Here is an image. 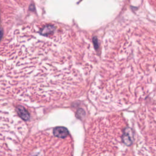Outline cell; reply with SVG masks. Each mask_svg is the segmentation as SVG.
I'll return each instance as SVG.
<instances>
[{
	"instance_id": "cell-2",
	"label": "cell",
	"mask_w": 156,
	"mask_h": 156,
	"mask_svg": "<svg viewBox=\"0 0 156 156\" xmlns=\"http://www.w3.org/2000/svg\"><path fill=\"white\" fill-rule=\"evenodd\" d=\"M27 127L15 108L0 97V156H18Z\"/></svg>"
},
{
	"instance_id": "cell-5",
	"label": "cell",
	"mask_w": 156,
	"mask_h": 156,
	"mask_svg": "<svg viewBox=\"0 0 156 156\" xmlns=\"http://www.w3.org/2000/svg\"><path fill=\"white\" fill-rule=\"evenodd\" d=\"M53 133L59 138H66L69 136V132L68 130L63 127H57L52 130Z\"/></svg>"
},
{
	"instance_id": "cell-4",
	"label": "cell",
	"mask_w": 156,
	"mask_h": 156,
	"mask_svg": "<svg viewBox=\"0 0 156 156\" xmlns=\"http://www.w3.org/2000/svg\"><path fill=\"white\" fill-rule=\"evenodd\" d=\"M31 0H0V16L2 23L10 24L29 5Z\"/></svg>"
},
{
	"instance_id": "cell-3",
	"label": "cell",
	"mask_w": 156,
	"mask_h": 156,
	"mask_svg": "<svg viewBox=\"0 0 156 156\" xmlns=\"http://www.w3.org/2000/svg\"><path fill=\"white\" fill-rule=\"evenodd\" d=\"M68 137H57L50 130L38 131L26 137L18 156H72Z\"/></svg>"
},
{
	"instance_id": "cell-6",
	"label": "cell",
	"mask_w": 156,
	"mask_h": 156,
	"mask_svg": "<svg viewBox=\"0 0 156 156\" xmlns=\"http://www.w3.org/2000/svg\"><path fill=\"white\" fill-rule=\"evenodd\" d=\"M150 4L156 9V0H148Z\"/></svg>"
},
{
	"instance_id": "cell-1",
	"label": "cell",
	"mask_w": 156,
	"mask_h": 156,
	"mask_svg": "<svg viewBox=\"0 0 156 156\" xmlns=\"http://www.w3.org/2000/svg\"><path fill=\"white\" fill-rule=\"evenodd\" d=\"M93 50L86 37L55 22L27 23L0 42V94L28 105L71 98Z\"/></svg>"
}]
</instances>
